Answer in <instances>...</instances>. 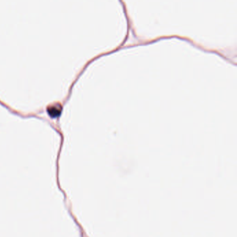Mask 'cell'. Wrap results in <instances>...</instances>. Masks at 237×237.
Returning a JSON list of instances; mask_svg holds the SVG:
<instances>
[{"label": "cell", "mask_w": 237, "mask_h": 237, "mask_svg": "<svg viewBox=\"0 0 237 237\" xmlns=\"http://www.w3.org/2000/svg\"><path fill=\"white\" fill-rule=\"evenodd\" d=\"M48 112L49 113V116H51L52 117H59L60 114V112H61V108H60V106L57 107L56 106H52L50 107H49L48 109Z\"/></svg>", "instance_id": "6da1fadb"}]
</instances>
